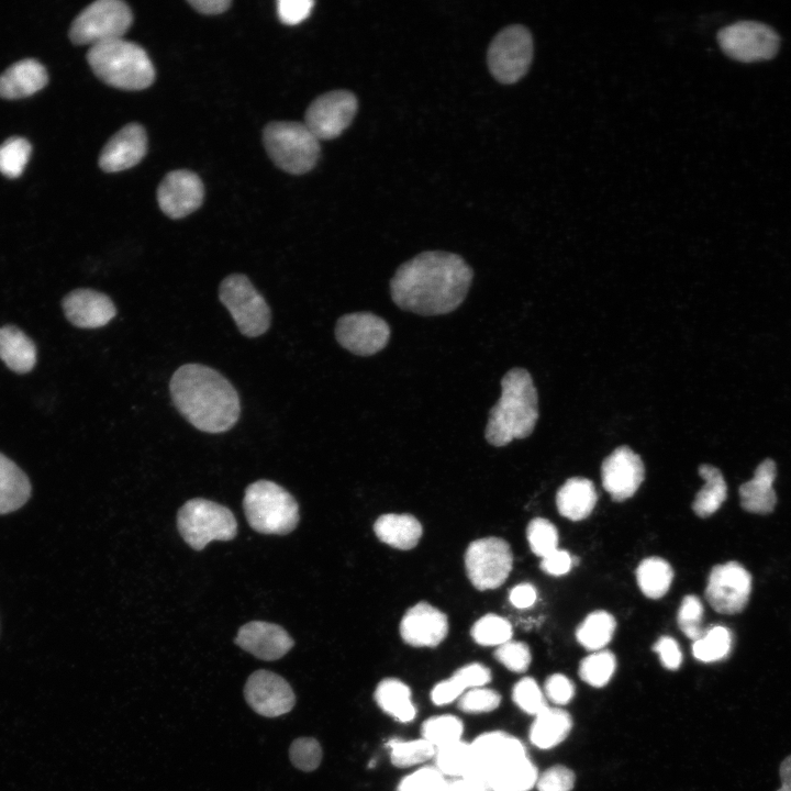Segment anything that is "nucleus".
Returning a JSON list of instances; mask_svg holds the SVG:
<instances>
[{"label": "nucleus", "mask_w": 791, "mask_h": 791, "mask_svg": "<svg viewBox=\"0 0 791 791\" xmlns=\"http://www.w3.org/2000/svg\"><path fill=\"white\" fill-rule=\"evenodd\" d=\"M598 500L594 484L582 477L569 478L557 491L556 505L560 515L571 521L588 517Z\"/></svg>", "instance_id": "26"}, {"label": "nucleus", "mask_w": 791, "mask_h": 791, "mask_svg": "<svg viewBox=\"0 0 791 791\" xmlns=\"http://www.w3.org/2000/svg\"><path fill=\"white\" fill-rule=\"evenodd\" d=\"M67 320L80 328H98L107 325L115 315L111 298L93 289H76L63 300Z\"/></svg>", "instance_id": "23"}, {"label": "nucleus", "mask_w": 791, "mask_h": 791, "mask_svg": "<svg viewBox=\"0 0 791 791\" xmlns=\"http://www.w3.org/2000/svg\"><path fill=\"white\" fill-rule=\"evenodd\" d=\"M777 476L776 463L767 458L756 468L754 477L739 487L742 508L754 514H769L777 503L773 482Z\"/></svg>", "instance_id": "24"}, {"label": "nucleus", "mask_w": 791, "mask_h": 791, "mask_svg": "<svg viewBox=\"0 0 791 791\" xmlns=\"http://www.w3.org/2000/svg\"><path fill=\"white\" fill-rule=\"evenodd\" d=\"M616 660L613 653L601 649L587 656L579 666L580 678L592 687H603L615 671Z\"/></svg>", "instance_id": "41"}, {"label": "nucleus", "mask_w": 791, "mask_h": 791, "mask_svg": "<svg viewBox=\"0 0 791 791\" xmlns=\"http://www.w3.org/2000/svg\"><path fill=\"white\" fill-rule=\"evenodd\" d=\"M655 653L658 654L662 666L670 670H676L682 662V653L678 643L670 636H661L653 646Z\"/></svg>", "instance_id": "54"}, {"label": "nucleus", "mask_w": 791, "mask_h": 791, "mask_svg": "<svg viewBox=\"0 0 791 791\" xmlns=\"http://www.w3.org/2000/svg\"><path fill=\"white\" fill-rule=\"evenodd\" d=\"M717 42L726 55L744 63L772 58L780 44L773 29L755 21H739L723 27Z\"/></svg>", "instance_id": "13"}, {"label": "nucleus", "mask_w": 791, "mask_h": 791, "mask_svg": "<svg viewBox=\"0 0 791 791\" xmlns=\"http://www.w3.org/2000/svg\"><path fill=\"white\" fill-rule=\"evenodd\" d=\"M0 358L13 371L25 374L36 363L34 343L18 327L0 328Z\"/></svg>", "instance_id": "31"}, {"label": "nucleus", "mask_w": 791, "mask_h": 791, "mask_svg": "<svg viewBox=\"0 0 791 791\" xmlns=\"http://www.w3.org/2000/svg\"><path fill=\"white\" fill-rule=\"evenodd\" d=\"M512 698L515 704L528 714L536 715L547 706L542 690L531 677H524L515 683Z\"/></svg>", "instance_id": "47"}, {"label": "nucleus", "mask_w": 791, "mask_h": 791, "mask_svg": "<svg viewBox=\"0 0 791 791\" xmlns=\"http://www.w3.org/2000/svg\"><path fill=\"white\" fill-rule=\"evenodd\" d=\"M177 526L183 541L196 550L212 541H231L237 533L235 516L229 508L201 498L191 499L179 509Z\"/></svg>", "instance_id": "7"}, {"label": "nucleus", "mask_w": 791, "mask_h": 791, "mask_svg": "<svg viewBox=\"0 0 791 791\" xmlns=\"http://www.w3.org/2000/svg\"><path fill=\"white\" fill-rule=\"evenodd\" d=\"M500 701L497 691L480 687L465 692L458 701V708L467 713L490 712L499 706Z\"/></svg>", "instance_id": "50"}, {"label": "nucleus", "mask_w": 791, "mask_h": 791, "mask_svg": "<svg viewBox=\"0 0 791 791\" xmlns=\"http://www.w3.org/2000/svg\"><path fill=\"white\" fill-rule=\"evenodd\" d=\"M474 271L457 254L428 250L403 263L390 280L393 302L421 315H441L465 300Z\"/></svg>", "instance_id": "1"}, {"label": "nucleus", "mask_w": 791, "mask_h": 791, "mask_svg": "<svg viewBox=\"0 0 791 791\" xmlns=\"http://www.w3.org/2000/svg\"><path fill=\"white\" fill-rule=\"evenodd\" d=\"M434 757L435 767L443 776L463 778L471 761L470 744L458 740L439 747Z\"/></svg>", "instance_id": "39"}, {"label": "nucleus", "mask_w": 791, "mask_h": 791, "mask_svg": "<svg viewBox=\"0 0 791 791\" xmlns=\"http://www.w3.org/2000/svg\"><path fill=\"white\" fill-rule=\"evenodd\" d=\"M313 4L311 0H279L277 13L282 23L296 25L310 14Z\"/></svg>", "instance_id": "52"}, {"label": "nucleus", "mask_w": 791, "mask_h": 791, "mask_svg": "<svg viewBox=\"0 0 791 791\" xmlns=\"http://www.w3.org/2000/svg\"><path fill=\"white\" fill-rule=\"evenodd\" d=\"M537 598V591L531 583H520L515 586L510 594V602L517 609H526L532 606Z\"/></svg>", "instance_id": "56"}, {"label": "nucleus", "mask_w": 791, "mask_h": 791, "mask_svg": "<svg viewBox=\"0 0 791 791\" xmlns=\"http://www.w3.org/2000/svg\"><path fill=\"white\" fill-rule=\"evenodd\" d=\"M779 775L781 787L777 791H791V755L787 756L780 764Z\"/></svg>", "instance_id": "58"}, {"label": "nucleus", "mask_w": 791, "mask_h": 791, "mask_svg": "<svg viewBox=\"0 0 791 791\" xmlns=\"http://www.w3.org/2000/svg\"><path fill=\"white\" fill-rule=\"evenodd\" d=\"M438 791H479L477 788L471 786L466 780L459 778L450 781H446L445 784Z\"/></svg>", "instance_id": "59"}, {"label": "nucleus", "mask_w": 791, "mask_h": 791, "mask_svg": "<svg viewBox=\"0 0 791 791\" xmlns=\"http://www.w3.org/2000/svg\"><path fill=\"white\" fill-rule=\"evenodd\" d=\"M544 689L547 698L556 704L568 703L575 694L573 683L561 673L549 676Z\"/></svg>", "instance_id": "53"}, {"label": "nucleus", "mask_w": 791, "mask_h": 791, "mask_svg": "<svg viewBox=\"0 0 791 791\" xmlns=\"http://www.w3.org/2000/svg\"><path fill=\"white\" fill-rule=\"evenodd\" d=\"M571 726L572 721L568 712L558 708L545 706L535 715L530 731V740L541 749L555 747L568 736Z\"/></svg>", "instance_id": "29"}, {"label": "nucleus", "mask_w": 791, "mask_h": 791, "mask_svg": "<svg viewBox=\"0 0 791 791\" xmlns=\"http://www.w3.org/2000/svg\"><path fill=\"white\" fill-rule=\"evenodd\" d=\"M292 765L302 771L315 770L322 760L320 743L312 737H299L289 748Z\"/></svg>", "instance_id": "46"}, {"label": "nucleus", "mask_w": 791, "mask_h": 791, "mask_svg": "<svg viewBox=\"0 0 791 791\" xmlns=\"http://www.w3.org/2000/svg\"><path fill=\"white\" fill-rule=\"evenodd\" d=\"M672 579L673 570L670 564L660 557H648L642 560L636 569L638 587L650 599L664 597Z\"/></svg>", "instance_id": "34"}, {"label": "nucleus", "mask_w": 791, "mask_h": 791, "mask_svg": "<svg viewBox=\"0 0 791 791\" xmlns=\"http://www.w3.org/2000/svg\"><path fill=\"white\" fill-rule=\"evenodd\" d=\"M750 591V573L739 562L727 561L711 569L704 594L716 612L736 614L747 605Z\"/></svg>", "instance_id": "15"}, {"label": "nucleus", "mask_w": 791, "mask_h": 791, "mask_svg": "<svg viewBox=\"0 0 791 791\" xmlns=\"http://www.w3.org/2000/svg\"><path fill=\"white\" fill-rule=\"evenodd\" d=\"M601 478L611 498L624 501L633 497L644 481V463L632 448L620 446L603 460Z\"/></svg>", "instance_id": "18"}, {"label": "nucleus", "mask_w": 791, "mask_h": 791, "mask_svg": "<svg viewBox=\"0 0 791 791\" xmlns=\"http://www.w3.org/2000/svg\"><path fill=\"white\" fill-rule=\"evenodd\" d=\"M31 151V144L25 138H8L0 145V172L9 178L19 177L29 161Z\"/></svg>", "instance_id": "43"}, {"label": "nucleus", "mask_w": 791, "mask_h": 791, "mask_svg": "<svg viewBox=\"0 0 791 791\" xmlns=\"http://www.w3.org/2000/svg\"><path fill=\"white\" fill-rule=\"evenodd\" d=\"M246 703L257 714L277 717L292 710L296 695L288 681L269 670L254 671L244 686Z\"/></svg>", "instance_id": "17"}, {"label": "nucleus", "mask_w": 791, "mask_h": 791, "mask_svg": "<svg viewBox=\"0 0 791 791\" xmlns=\"http://www.w3.org/2000/svg\"><path fill=\"white\" fill-rule=\"evenodd\" d=\"M572 556L566 550L555 549L542 558L541 568L548 575L562 576L572 567Z\"/></svg>", "instance_id": "55"}, {"label": "nucleus", "mask_w": 791, "mask_h": 791, "mask_svg": "<svg viewBox=\"0 0 791 791\" xmlns=\"http://www.w3.org/2000/svg\"><path fill=\"white\" fill-rule=\"evenodd\" d=\"M87 60L100 80L118 89L143 90L155 80V68L146 52L123 38L90 46Z\"/></svg>", "instance_id": "4"}, {"label": "nucleus", "mask_w": 791, "mask_h": 791, "mask_svg": "<svg viewBox=\"0 0 791 791\" xmlns=\"http://www.w3.org/2000/svg\"><path fill=\"white\" fill-rule=\"evenodd\" d=\"M703 613L704 609L699 597L689 594L682 599L677 622L681 632L693 642L705 633L701 626Z\"/></svg>", "instance_id": "45"}, {"label": "nucleus", "mask_w": 791, "mask_h": 791, "mask_svg": "<svg viewBox=\"0 0 791 791\" xmlns=\"http://www.w3.org/2000/svg\"><path fill=\"white\" fill-rule=\"evenodd\" d=\"M234 642L243 650L266 661L283 657L294 645L283 627L264 621H252L241 626Z\"/></svg>", "instance_id": "21"}, {"label": "nucleus", "mask_w": 791, "mask_h": 791, "mask_svg": "<svg viewBox=\"0 0 791 791\" xmlns=\"http://www.w3.org/2000/svg\"><path fill=\"white\" fill-rule=\"evenodd\" d=\"M147 152V135L137 123L119 130L103 146L99 166L105 172H118L137 165Z\"/></svg>", "instance_id": "22"}, {"label": "nucleus", "mask_w": 791, "mask_h": 791, "mask_svg": "<svg viewBox=\"0 0 791 791\" xmlns=\"http://www.w3.org/2000/svg\"><path fill=\"white\" fill-rule=\"evenodd\" d=\"M169 390L176 409L199 431L223 433L239 419L237 391L211 367L201 364L180 366L171 376Z\"/></svg>", "instance_id": "2"}, {"label": "nucleus", "mask_w": 791, "mask_h": 791, "mask_svg": "<svg viewBox=\"0 0 791 791\" xmlns=\"http://www.w3.org/2000/svg\"><path fill=\"white\" fill-rule=\"evenodd\" d=\"M204 189L201 179L190 170L168 172L157 189L160 210L170 219H181L202 204Z\"/></svg>", "instance_id": "19"}, {"label": "nucleus", "mask_w": 791, "mask_h": 791, "mask_svg": "<svg viewBox=\"0 0 791 791\" xmlns=\"http://www.w3.org/2000/svg\"><path fill=\"white\" fill-rule=\"evenodd\" d=\"M491 672L486 666L472 662L459 668L449 679L438 682L431 692L434 704L444 705L453 702L470 689L489 683Z\"/></svg>", "instance_id": "28"}, {"label": "nucleus", "mask_w": 791, "mask_h": 791, "mask_svg": "<svg viewBox=\"0 0 791 791\" xmlns=\"http://www.w3.org/2000/svg\"><path fill=\"white\" fill-rule=\"evenodd\" d=\"M526 536L532 552L541 558L558 548L557 528L547 519H533L527 525Z\"/></svg>", "instance_id": "44"}, {"label": "nucleus", "mask_w": 791, "mask_h": 791, "mask_svg": "<svg viewBox=\"0 0 791 791\" xmlns=\"http://www.w3.org/2000/svg\"><path fill=\"white\" fill-rule=\"evenodd\" d=\"M446 781L436 767H423L404 777L397 791H438Z\"/></svg>", "instance_id": "49"}, {"label": "nucleus", "mask_w": 791, "mask_h": 791, "mask_svg": "<svg viewBox=\"0 0 791 791\" xmlns=\"http://www.w3.org/2000/svg\"><path fill=\"white\" fill-rule=\"evenodd\" d=\"M533 58V38L523 25H510L491 41L487 62L491 75L502 83H514L527 71Z\"/></svg>", "instance_id": "11"}, {"label": "nucleus", "mask_w": 791, "mask_h": 791, "mask_svg": "<svg viewBox=\"0 0 791 791\" xmlns=\"http://www.w3.org/2000/svg\"><path fill=\"white\" fill-rule=\"evenodd\" d=\"M250 527L261 534L286 535L299 523V505L281 486L269 480L250 483L243 499Z\"/></svg>", "instance_id": "5"}, {"label": "nucleus", "mask_w": 791, "mask_h": 791, "mask_svg": "<svg viewBox=\"0 0 791 791\" xmlns=\"http://www.w3.org/2000/svg\"><path fill=\"white\" fill-rule=\"evenodd\" d=\"M732 646L731 632L721 625H715L692 644L693 656L703 662H714L725 658Z\"/></svg>", "instance_id": "36"}, {"label": "nucleus", "mask_w": 791, "mask_h": 791, "mask_svg": "<svg viewBox=\"0 0 791 791\" xmlns=\"http://www.w3.org/2000/svg\"><path fill=\"white\" fill-rule=\"evenodd\" d=\"M188 3L202 14H220L231 5L230 0H189Z\"/></svg>", "instance_id": "57"}, {"label": "nucleus", "mask_w": 791, "mask_h": 791, "mask_svg": "<svg viewBox=\"0 0 791 791\" xmlns=\"http://www.w3.org/2000/svg\"><path fill=\"white\" fill-rule=\"evenodd\" d=\"M575 784V773L565 766L548 768L537 778L538 791H570Z\"/></svg>", "instance_id": "51"}, {"label": "nucleus", "mask_w": 791, "mask_h": 791, "mask_svg": "<svg viewBox=\"0 0 791 791\" xmlns=\"http://www.w3.org/2000/svg\"><path fill=\"white\" fill-rule=\"evenodd\" d=\"M699 475L705 483L697 493L692 510L698 516L708 517L715 513L725 501L727 486L722 472L714 466L701 465Z\"/></svg>", "instance_id": "33"}, {"label": "nucleus", "mask_w": 791, "mask_h": 791, "mask_svg": "<svg viewBox=\"0 0 791 791\" xmlns=\"http://www.w3.org/2000/svg\"><path fill=\"white\" fill-rule=\"evenodd\" d=\"M358 108L349 90H331L316 97L308 107L304 124L320 140L337 137L353 121Z\"/></svg>", "instance_id": "14"}, {"label": "nucleus", "mask_w": 791, "mask_h": 791, "mask_svg": "<svg viewBox=\"0 0 791 791\" xmlns=\"http://www.w3.org/2000/svg\"><path fill=\"white\" fill-rule=\"evenodd\" d=\"M30 497L31 483L27 476L0 453V515L16 511Z\"/></svg>", "instance_id": "30"}, {"label": "nucleus", "mask_w": 791, "mask_h": 791, "mask_svg": "<svg viewBox=\"0 0 791 791\" xmlns=\"http://www.w3.org/2000/svg\"><path fill=\"white\" fill-rule=\"evenodd\" d=\"M375 700L385 713L399 722H411L416 715L410 688L398 679L387 678L380 681L375 691Z\"/></svg>", "instance_id": "32"}, {"label": "nucleus", "mask_w": 791, "mask_h": 791, "mask_svg": "<svg viewBox=\"0 0 791 791\" xmlns=\"http://www.w3.org/2000/svg\"><path fill=\"white\" fill-rule=\"evenodd\" d=\"M513 565L508 542L499 537H486L471 542L465 553L467 576L480 590L497 589L504 583Z\"/></svg>", "instance_id": "12"}, {"label": "nucleus", "mask_w": 791, "mask_h": 791, "mask_svg": "<svg viewBox=\"0 0 791 791\" xmlns=\"http://www.w3.org/2000/svg\"><path fill=\"white\" fill-rule=\"evenodd\" d=\"M48 75L37 60L26 58L11 65L0 75V97L18 99L34 94L46 86Z\"/></svg>", "instance_id": "25"}, {"label": "nucleus", "mask_w": 791, "mask_h": 791, "mask_svg": "<svg viewBox=\"0 0 791 791\" xmlns=\"http://www.w3.org/2000/svg\"><path fill=\"white\" fill-rule=\"evenodd\" d=\"M133 22L130 7L120 0H98L87 5L73 21L69 38L90 46L123 38Z\"/></svg>", "instance_id": "10"}, {"label": "nucleus", "mask_w": 791, "mask_h": 791, "mask_svg": "<svg viewBox=\"0 0 791 791\" xmlns=\"http://www.w3.org/2000/svg\"><path fill=\"white\" fill-rule=\"evenodd\" d=\"M616 622L612 614L599 610L587 615L576 630L579 644L588 650L603 649L613 637Z\"/></svg>", "instance_id": "35"}, {"label": "nucleus", "mask_w": 791, "mask_h": 791, "mask_svg": "<svg viewBox=\"0 0 791 791\" xmlns=\"http://www.w3.org/2000/svg\"><path fill=\"white\" fill-rule=\"evenodd\" d=\"M339 345L359 356H371L383 349L390 338V326L371 312L342 315L335 326Z\"/></svg>", "instance_id": "16"}, {"label": "nucleus", "mask_w": 791, "mask_h": 791, "mask_svg": "<svg viewBox=\"0 0 791 791\" xmlns=\"http://www.w3.org/2000/svg\"><path fill=\"white\" fill-rule=\"evenodd\" d=\"M263 142L275 165L289 174L308 172L320 156L319 138L301 122H270L264 129Z\"/></svg>", "instance_id": "6"}, {"label": "nucleus", "mask_w": 791, "mask_h": 791, "mask_svg": "<svg viewBox=\"0 0 791 791\" xmlns=\"http://www.w3.org/2000/svg\"><path fill=\"white\" fill-rule=\"evenodd\" d=\"M470 634L474 640L481 646H500L511 640L513 631L506 619L487 614L472 625Z\"/></svg>", "instance_id": "40"}, {"label": "nucleus", "mask_w": 791, "mask_h": 791, "mask_svg": "<svg viewBox=\"0 0 791 791\" xmlns=\"http://www.w3.org/2000/svg\"><path fill=\"white\" fill-rule=\"evenodd\" d=\"M388 747L391 750V762L396 767L404 768L422 764L435 756V747L421 738L415 740L390 739Z\"/></svg>", "instance_id": "42"}, {"label": "nucleus", "mask_w": 791, "mask_h": 791, "mask_svg": "<svg viewBox=\"0 0 791 791\" xmlns=\"http://www.w3.org/2000/svg\"><path fill=\"white\" fill-rule=\"evenodd\" d=\"M374 531L382 543L401 550L414 548L423 534L421 523L411 514L380 515Z\"/></svg>", "instance_id": "27"}, {"label": "nucleus", "mask_w": 791, "mask_h": 791, "mask_svg": "<svg viewBox=\"0 0 791 791\" xmlns=\"http://www.w3.org/2000/svg\"><path fill=\"white\" fill-rule=\"evenodd\" d=\"M471 761L461 779L479 791H491L494 778L527 756L524 745L504 732H489L471 744Z\"/></svg>", "instance_id": "8"}, {"label": "nucleus", "mask_w": 791, "mask_h": 791, "mask_svg": "<svg viewBox=\"0 0 791 791\" xmlns=\"http://www.w3.org/2000/svg\"><path fill=\"white\" fill-rule=\"evenodd\" d=\"M463 722L454 715H438L427 718L422 725L423 739L435 749L461 740Z\"/></svg>", "instance_id": "38"}, {"label": "nucleus", "mask_w": 791, "mask_h": 791, "mask_svg": "<svg viewBox=\"0 0 791 791\" xmlns=\"http://www.w3.org/2000/svg\"><path fill=\"white\" fill-rule=\"evenodd\" d=\"M537 778V769L526 756L502 771L494 779L491 791H530Z\"/></svg>", "instance_id": "37"}, {"label": "nucleus", "mask_w": 791, "mask_h": 791, "mask_svg": "<svg viewBox=\"0 0 791 791\" xmlns=\"http://www.w3.org/2000/svg\"><path fill=\"white\" fill-rule=\"evenodd\" d=\"M494 657L504 667L514 672H524L531 664V651L526 644L509 640L494 651Z\"/></svg>", "instance_id": "48"}, {"label": "nucleus", "mask_w": 791, "mask_h": 791, "mask_svg": "<svg viewBox=\"0 0 791 791\" xmlns=\"http://www.w3.org/2000/svg\"><path fill=\"white\" fill-rule=\"evenodd\" d=\"M447 633V616L424 601L411 606L400 623L402 639L413 647H436Z\"/></svg>", "instance_id": "20"}, {"label": "nucleus", "mask_w": 791, "mask_h": 791, "mask_svg": "<svg viewBox=\"0 0 791 791\" xmlns=\"http://www.w3.org/2000/svg\"><path fill=\"white\" fill-rule=\"evenodd\" d=\"M219 299L244 336L257 337L268 331L270 308L247 276L232 274L225 277L219 288Z\"/></svg>", "instance_id": "9"}, {"label": "nucleus", "mask_w": 791, "mask_h": 791, "mask_svg": "<svg viewBox=\"0 0 791 791\" xmlns=\"http://www.w3.org/2000/svg\"><path fill=\"white\" fill-rule=\"evenodd\" d=\"M537 391L531 374L510 369L501 380V396L489 412L487 442L495 447L530 436L538 419Z\"/></svg>", "instance_id": "3"}]
</instances>
